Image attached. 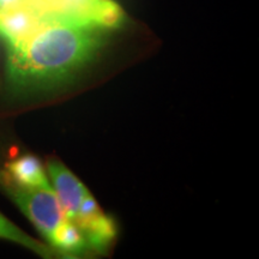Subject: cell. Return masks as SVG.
Masks as SVG:
<instances>
[{"label":"cell","mask_w":259,"mask_h":259,"mask_svg":"<svg viewBox=\"0 0 259 259\" xmlns=\"http://www.w3.org/2000/svg\"><path fill=\"white\" fill-rule=\"evenodd\" d=\"M48 244L64 254L79 255L90 250L87 241L69 221L53 187L3 185Z\"/></svg>","instance_id":"cell-3"},{"label":"cell","mask_w":259,"mask_h":259,"mask_svg":"<svg viewBox=\"0 0 259 259\" xmlns=\"http://www.w3.org/2000/svg\"><path fill=\"white\" fill-rule=\"evenodd\" d=\"M47 174L65 215L90 250L106 252L118 233L112 218L105 213L84 184L61 162H48Z\"/></svg>","instance_id":"cell-2"},{"label":"cell","mask_w":259,"mask_h":259,"mask_svg":"<svg viewBox=\"0 0 259 259\" xmlns=\"http://www.w3.org/2000/svg\"><path fill=\"white\" fill-rule=\"evenodd\" d=\"M0 177H2V173H0Z\"/></svg>","instance_id":"cell-6"},{"label":"cell","mask_w":259,"mask_h":259,"mask_svg":"<svg viewBox=\"0 0 259 259\" xmlns=\"http://www.w3.org/2000/svg\"><path fill=\"white\" fill-rule=\"evenodd\" d=\"M108 31L41 15L24 35L5 45L10 85L17 93L36 94L69 82L95 58Z\"/></svg>","instance_id":"cell-1"},{"label":"cell","mask_w":259,"mask_h":259,"mask_svg":"<svg viewBox=\"0 0 259 259\" xmlns=\"http://www.w3.org/2000/svg\"><path fill=\"white\" fill-rule=\"evenodd\" d=\"M0 181L3 185L12 184L21 187L51 186L47 170H45L40 160L31 155H24L10 162Z\"/></svg>","instance_id":"cell-4"},{"label":"cell","mask_w":259,"mask_h":259,"mask_svg":"<svg viewBox=\"0 0 259 259\" xmlns=\"http://www.w3.org/2000/svg\"><path fill=\"white\" fill-rule=\"evenodd\" d=\"M0 238L17 242V244L24 246V247L30 248L31 251L36 252L38 254H50L48 248H46L44 245L40 244V242L34 240L30 236H28L25 233L22 232L18 227H16L14 223L10 222L3 213H0Z\"/></svg>","instance_id":"cell-5"}]
</instances>
